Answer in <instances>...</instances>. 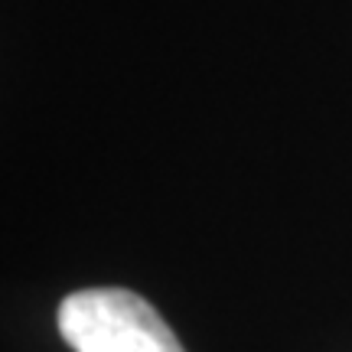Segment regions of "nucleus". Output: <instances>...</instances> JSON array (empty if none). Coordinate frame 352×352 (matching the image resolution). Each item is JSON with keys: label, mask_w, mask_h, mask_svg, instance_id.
<instances>
[{"label": "nucleus", "mask_w": 352, "mask_h": 352, "mask_svg": "<svg viewBox=\"0 0 352 352\" xmlns=\"http://www.w3.org/2000/svg\"><path fill=\"white\" fill-rule=\"evenodd\" d=\"M59 333L76 352H186L151 303L124 287H91L59 303Z\"/></svg>", "instance_id": "nucleus-1"}]
</instances>
